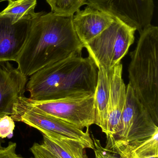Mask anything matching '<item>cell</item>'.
<instances>
[{"instance_id": "1", "label": "cell", "mask_w": 158, "mask_h": 158, "mask_svg": "<svg viewBox=\"0 0 158 158\" xmlns=\"http://www.w3.org/2000/svg\"><path fill=\"white\" fill-rule=\"evenodd\" d=\"M72 17L37 12L31 20L25 43L16 61L23 75L32 76L46 66L81 55L84 46L74 29Z\"/></svg>"}, {"instance_id": "2", "label": "cell", "mask_w": 158, "mask_h": 158, "mask_svg": "<svg viewBox=\"0 0 158 158\" xmlns=\"http://www.w3.org/2000/svg\"><path fill=\"white\" fill-rule=\"evenodd\" d=\"M98 69L91 58L75 55L43 68L30 76L26 85L37 101L94 95Z\"/></svg>"}, {"instance_id": "3", "label": "cell", "mask_w": 158, "mask_h": 158, "mask_svg": "<svg viewBox=\"0 0 158 158\" xmlns=\"http://www.w3.org/2000/svg\"><path fill=\"white\" fill-rule=\"evenodd\" d=\"M130 53L129 84L158 124V27L150 25L140 33Z\"/></svg>"}, {"instance_id": "4", "label": "cell", "mask_w": 158, "mask_h": 158, "mask_svg": "<svg viewBox=\"0 0 158 158\" xmlns=\"http://www.w3.org/2000/svg\"><path fill=\"white\" fill-rule=\"evenodd\" d=\"M136 30L120 19L84 45L98 69L112 70L120 64L135 41Z\"/></svg>"}, {"instance_id": "5", "label": "cell", "mask_w": 158, "mask_h": 158, "mask_svg": "<svg viewBox=\"0 0 158 158\" xmlns=\"http://www.w3.org/2000/svg\"><path fill=\"white\" fill-rule=\"evenodd\" d=\"M93 95L56 100L37 101L25 96L19 98V104L62 120L83 130L95 123Z\"/></svg>"}, {"instance_id": "6", "label": "cell", "mask_w": 158, "mask_h": 158, "mask_svg": "<svg viewBox=\"0 0 158 158\" xmlns=\"http://www.w3.org/2000/svg\"><path fill=\"white\" fill-rule=\"evenodd\" d=\"M92 6L122 21L141 33L151 25L154 0H84Z\"/></svg>"}, {"instance_id": "7", "label": "cell", "mask_w": 158, "mask_h": 158, "mask_svg": "<svg viewBox=\"0 0 158 158\" xmlns=\"http://www.w3.org/2000/svg\"><path fill=\"white\" fill-rule=\"evenodd\" d=\"M15 121L22 122L37 129L42 134H55L66 136L83 143L86 148L93 149V141L89 130H83L62 120L44 114L33 108L19 104L15 105L14 113L11 116Z\"/></svg>"}, {"instance_id": "8", "label": "cell", "mask_w": 158, "mask_h": 158, "mask_svg": "<svg viewBox=\"0 0 158 158\" xmlns=\"http://www.w3.org/2000/svg\"><path fill=\"white\" fill-rule=\"evenodd\" d=\"M158 126L149 111L134 94L130 84L126 88V98L117 131L107 139L106 148L124 144L128 136Z\"/></svg>"}, {"instance_id": "9", "label": "cell", "mask_w": 158, "mask_h": 158, "mask_svg": "<svg viewBox=\"0 0 158 158\" xmlns=\"http://www.w3.org/2000/svg\"><path fill=\"white\" fill-rule=\"evenodd\" d=\"M28 77L9 62H0V118L12 116L15 105L24 96Z\"/></svg>"}, {"instance_id": "10", "label": "cell", "mask_w": 158, "mask_h": 158, "mask_svg": "<svg viewBox=\"0 0 158 158\" xmlns=\"http://www.w3.org/2000/svg\"><path fill=\"white\" fill-rule=\"evenodd\" d=\"M31 19L13 23L0 17V62H16L27 38Z\"/></svg>"}, {"instance_id": "11", "label": "cell", "mask_w": 158, "mask_h": 158, "mask_svg": "<svg viewBox=\"0 0 158 158\" xmlns=\"http://www.w3.org/2000/svg\"><path fill=\"white\" fill-rule=\"evenodd\" d=\"M113 21V17L88 6L83 10L79 9L72 17L74 29L83 46L103 32Z\"/></svg>"}, {"instance_id": "12", "label": "cell", "mask_w": 158, "mask_h": 158, "mask_svg": "<svg viewBox=\"0 0 158 158\" xmlns=\"http://www.w3.org/2000/svg\"><path fill=\"white\" fill-rule=\"evenodd\" d=\"M122 65L120 63L114 68L111 80L107 120L104 132L107 139L113 137L117 131L125 106L127 87L122 79Z\"/></svg>"}, {"instance_id": "13", "label": "cell", "mask_w": 158, "mask_h": 158, "mask_svg": "<svg viewBox=\"0 0 158 158\" xmlns=\"http://www.w3.org/2000/svg\"><path fill=\"white\" fill-rule=\"evenodd\" d=\"M113 71L98 69L97 84L95 91L94 106L95 120L94 124L105 132L107 120L108 109L110 97L111 82Z\"/></svg>"}, {"instance_id": "14", "label": "cell", "mask_w": 158, "mask_h": 158, "mask_svg": "<svg viewBox=\"0 0 158 158\" xmlns=\"http://www.w3.org/2000/svg\"><path fill=\"white\" fill-rule=\"evenodd\" d=\"M42 145L59 158H88L85 145L79 141L55 134L43 133Z\"/></svg>"}, {"instance_id": "15", "label": "cell", "mask_w": 158, "mask_h": 158, "mask_svg": "<svg viewBox=\"0 0 158 158\" xmlns=\"http://www.w3.org/2000/svg\"><path fill=\"white\" fill-rule=\"evenodd\" d=\"M0 12V17L11 19L13 23L24 19H32L37 15L35 8L37 0H14Z\"/></svg>"}, {"instance_id": "16", "label": "cell", "mask_w": 158, "mask_h": 158, "mask_svg": "<svg viewBox=\"0 0 158 158\" xmlns=\"http://www.w3.org/2000/svg\"><path fill=\"white\" fill-rule=\"evenodd\" d=\"M51 12L60 15H73L83 5L84 0H45Z\"/></svg>"}, {"instance_id": "17", "label": "cell", "mask_w": 158, "mask_h": 158, "mask_svg": "<svg viewBox=\"0 0 158 158\" xmlns=\"http://www.w3.org/2000/svg\"><path fill=\"white\" fill-rule=\"evenodd\" d=\"M93 150L95 158H133L130 154L122 147H117L109 149L102 146L100 140L92 135Z\"/></svg>"}, {"instance_id": "18", "label": "cell", "mask_w": 158, "mask_h": 158, "mask_svg": "<svg viewBox=\"0 0 158 158\" xmlns=\"http://www.w3.org/2000/svg\"><path fill=\"white\" fill-rule=\"evenodd\" d=\"M15 121L11 116L5 115L0 118V137L10 138L15 128Z\"/></svg>"}, {"instance_id": "19", "label": "cell", "mask_w": 158, "mask_h": 158, "mask_svg": "<svg viewBox=\"0 0 158 158\" xmlns=\"http://www.w3.org/2000/svg\"><path fill=\"white\" fill-rule=\"evenodd\" d=\"M34 158H59L45 148L42 144L34 143L30 148Z\"/></svg>"}, {"instance_id": "20", "label": "cell", "mask_w": 158, "mask_h": 158, "mask_svg": "<svg viewBox=\"0 0 158 158\" xmlns=\"http://www.w3.org/2000/svg\"><path fill=\"white\" fill-rule=\"evenodd\" d=\"M17 144L10 142L6 147H0V158H25L16 153Z\"/></svg>"}, {"instance_id": "21", "label": "cell", "mask_w": 158, "mask_h": 158, "mask_svg": "<svg viewBox=\"0 0 158 158\" xmlns=\"http://www.w3.org/2000/svg\"><path fill=\"white\" fill-rule=\"evenodd\" d=\"M14 1V0H0V3L2 2H6V1L9 2V1Z\"/></svg>"}, {"instance_id": "22", "label": "cell", "mask_w": 158, "mask_h": 158, "mask_svg": "<svg viewBox=\"0 0 158 158\" xmlns=\"http://www.w3.org/2000/svg\"><path fill=\"white\" fill-rule=\"evenodd\" d=\"M158 156H155L150 157L147 158H158Z\"/></svg>"}]
</instances>
